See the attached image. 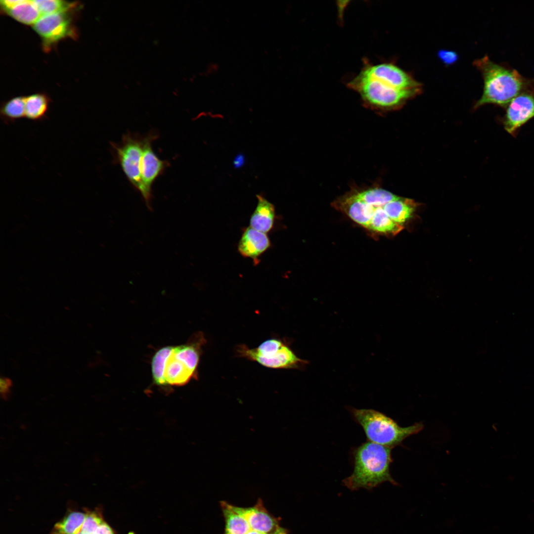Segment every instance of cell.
Instances as JSON below:
<instances>
[{"label":"cell","instance_id":"6da1fadb","mask_svg":"<svg viewBox=\"0 0 534 534\" xmlns=\"http://www.w3.org/2000/svg\"><path fill=\"white\" fill-rule=\"evenodd\" d=\"M398 196L380 187L353 190L338 198L332 206L354 222L375 233L396 235L403 228L387 213V205Z\"/></svg>","mask_w":534,"mask_h":534},{"label":"cell","instance_id":"7a4b0ae2","mask_svg":"<svg viewBox=\"0 0 534 534\" xmlns=\"http://www.w3.org/2000/svg\"><path fill=\"white\" fill-rule=\"evenodd\" d=\"M348 86L359 94L365 105L379 110L399 108L421 91V88H398L390 78L386 63H364Z\"/></svg>","mask_w":534,"mask_h":534},{"label":"cell","instance_id":"3957f363","mask_svg":"<svg viewBox=\"0 0 534 534\" xmlns=\"http://www.w3.org/2000/svg\"><path fill=\"white\" fill-rule=\"evenodd\" d=\"M474 64L484 81L483 93L475 108L489 104L505 108L520 93L534 88V79L526 78L516 70L496 63L488 56L475 60Z\"/></svg>","mask_w":534,"mask_h":534},{"label":"cell","instance_id":"277c9868","mask_svg":"<svg viewBox=\"0 0 534 534\" xmlns=\"http://www.w3.org/2000/svg\"><path fill=\"white\" fill-rule=\"evenodd\" d=\"M391 449L369 441L355 448L353 451L354 470L342 481L344 485L351 490H371L386 482L398 485L390 473L393 461Z\"/></svg>","mask_w":534,"mask_h":534},{"label":"cell","instance_id":"5b68a950","mask_svg":"<svg viewBox=\"0 0 534 534\" xmlns=\"http://www.w3.org/2000/svg\"><path fill=\"white\" fill-rule=\"evenodd\" d=\"M224 534H288L278 519L269 513L259 498L252 506L240 507L222 501Z\"/></svg>","mask_w":534,"mask_h":534},{"label":"cell","instance_id":"8992f818","mask_svg":"<svg viewBox=\"0 0 534 534\" xmlns=\"http://www.w3.org/2000/svg\"><path fill=\"white\" fill-rule=\"evenodd\" d=\"M354 419L363 429L368 441L392 448L423 428L421 423L402 427L385 414L372 409L349 408Z\"/></svg>","mask_w":534,"mask_h":534},{"label":"cell","instance_id":"52a82bcc","mask_svg":"<svg viewBox=\"0 0 534 534\" xmlns=\"http://www.w3.org/2000/svg\"><path fill=\"white\" fill-rule=\"evenodd\" d=\"M235 352L238 357L272 369L301 370L309 362L299 358L285 340L276 338L267 339L254 348L245 344L238 345Z\"/></svg>","mask_w":534,"mask_h":534},{"label":"cell","instance_id":"ba28073f","mask_svg":"<svg viewBox=\"0 0 534 534\" xmlns=\"http://www.w3.org/2000/svg\"><path fill=\"white\" fill-rule=\"evenodd\" d=\"M145 136L128 132L119 143L110 142L115 163L121 167L131 184L141 194L147 207L152 210V195L145 189L141 177L140 165Z\"/></svg>","mask_w":534,"mask_h":534},{"label":"cell","instance_id":"9c48e42d","mask_svg":"<svg viewBox=\"0 0 534 534\" xmlns=\"http://www.w3.org/2000/svg\"><path fill=\"white\" fill-rule=\"evenodd\" d=\"M505 109L500 122L504 129L516 137L521 127L534 118V88L520 93L509 103Z\"/></svg>","mask_w":534,"mask_h":534},{"label":"cell","instance_id":"30bf717a","mask_svg":"<svg viewBox=\"0 0 534 534\" xmlns=\"http://www.w3.org/2000/svg\"><path fill=\"white\" fill-rule=\"evenodd\" d=\"M68 11L41 16L33 25L35 31L40 36L44 48L68 36L74 31Z\"/></svg>","mask_w":534,"mask_h":534},{"label":"cell","instance_id":"8fae6325","mask_svg":"<svg viewBox=\"0 0 534 534\" xmlns=\"http://www.w3.org/2000/svg\"><path fill=\"white\" fill-rule=\"evenodd\" d=\"M157 137L158 135L154 133L145 136L140 165L142 183L148 192L151 194L153 183L170 165L168 162L160 160L152 149V143Z\"/></svg>","mask_w":534,"mask_h":534},{"label":"cell","instance_id":"7c38bea8","mask_svg":"<svg viewBox=\"0 0 534 534\" xmlns=\"http://www.w3.org/2000/svg\"><path fill=\"white\" fill-rule=\"evenodd\" d=\"M270 246V240L266 233L249 226L242 234L238 244V251L243 257L250 258L256 262L258 258Z\"/></svg>","mask_w":534,"mask_h":534},{"label":"cell","instance_id":"4fadbf2b","mask_svg":"<svg viewBox=\"0 0 534 534\" xmlns=\"http://www.w3.org/2000/svg\"><path fill=\"white\" fill-rule=\"evenodd\" d=\"M196 376L197 373L192 371L183 361L175 357L171 351L164 367L163 377L165 386H182Z\"/></svg>","mask_w":534,"mask_h":534},{"label":"cell","instance_id":"5bb4252c","mask_svg":"<svg viewBox=\"0 0 534 534\" xmlns=\"http://www.w3.org/2000/svg\"><path fill=\"white\" fill-rule=\"evenodd\" d=\"M257 197L258 203L251 216L250 226L267 233L273 226L275 218V207L262 195H258Z\"/></svg>","mask_w":534,"mask_h":534},{"label":"cell","instance_id":"9a60e30c","mask_svg":"<svg viewBox=\"0 0 534 534\" xmlns=\"http://www.w3.org/2000/svg\"><path fill=\"white\" fill-rule=\"evenodd\" d=\"M86 512L75 509L68 510L65 516L56 522L49 534H78L82 530Z\"/></svg>","mask_w":534,"mask_h":534},{"label":"cell","instance_id":"2e32d148","mask_svg":"<svg viewBox=\"0 0 534 534\" xmlns=\"http://www.w3.org/2000/svg\"><path fill=\"white\" fill-rule=\"evenodd\" d=\"M50 102L49 98L42 93H36L25 97V118L36 122L47 118Z\"/></svg>","mask_w":534,"mask_h":534},{"label":"cell","instance_id":"e0dca14e","mask_svg":"<svg viewBox=\"0 0 534 534\" xmlns=\"http://www.w3.org/2000/svg\"><path fill=\"white\" fill-rule=\"evenodd\" d=\"M415 207V203L412 200L398 196L388 203L387 212L394 222L402 225L412 217Z\"/></svg>","mask_w":534,"mask_h":534},{"label":"cell","instance_id":"ac0fdd59","mask_svg":"<svg viewBox=\"0 0 534 534\" xmlns=\"http://www.w3.org/2000/svg\"><path fill=\"white\" fill-rule=\"evenodd\" d=\"M5 12L14 19L27 25H34L41 16L34 0H20Z\"/></svg>","mask_w":534,"mask_h":534},{"label":"cell","instance_id":"d6986e66","mask_svg":"<svg viewBox=\"0 0 534 534\" xmlns=\"http://www.w3.org/2000/svg\"><path fill=\"white\" fill-rule=\"evenodd\" d=\"M25 116V97L17 96L2 103L0 117L3 123L7 125L14 123Z\"/></svg>","mask_w":534,"mask_h":534},{"label":"cell","instance_id":"ffe728a7","mask_svg":"<svg viewBox=\"0 0 534 534\" xmlns=\"http://www.w3.org/2000/svg\"><path fill=\"white\" fill-rule=\"evenodd\" d=\"M172 348V346L161 348L153 357L151 362L152 373L154 383L158 385L165 386L163 377L164 367L166 359Z\"/></svg>","mask_w":534,"mask_h":534},{"label":"cell","instance_id":"44dd1931","mask_svg":"<svg viewBox=\"0 0 534 534\" xmlns=\"http://www.w3.org/2000/svg\"><path fill=\"white\" fill-rule=\"evenodd\" d=\"M34 1L41 16L68 11L76 7L77 5L75 2L60 0H35Z\"/></svg>","mask_w":534,"mask_h":534},{"label":"cell","instance_id":"7402d4cb","mask_svg":"<svg viewBox=\"0 0 534 534\" xmlns=\"http://www.w3.org/2000/svg\"><path fill=\"white\" fill-rule=\"evenodd\" d=\"M81 534H116L115 530L104 520L93 528L88 530H81Z\"/></svg>","mask_w":534,"mask_h":534},{"label":"cell","instance_id":"603a6c76","mask_svg":"<svg viewBox=\"0 0 534 534\" xmlns=\"http://www.w3.org/2000/svg\"><path fill=\"white\" fill-rule=\"evenodd\" d=\"M12 381L6 377H1L0 379V393L1 398L7 400L11 395V388L12 387Z\"/></svg>","mask_w":534,"mask_h":534},{"label":"cell","instance_id":"cb8c5ba5","mask_svg":"<svg viewBox=\"0 0 534 534\" xmlns=\"http://www.w3.org/2000/svg\"><path fill=\"white\" fill-rule=\"evenodd\" d=\"M439 59L445 64L450 65L454 63L458 59V55L453 51L448 50H440L438 53Z\"/></svg>","mask_w":534,"mask_h":534}]
</instances>
